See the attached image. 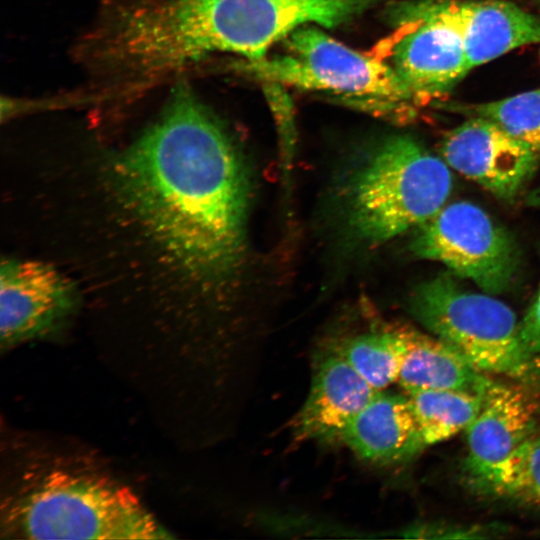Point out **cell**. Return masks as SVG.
<instances>
[{
    "label": "cell",
    "instance_id": "cell-1",
    "mask_svg": "<svg viewBox=\"0 0 540 540\" xmlns=\"http://www.w3.org/2000/svg\"><path fill=\"white\" fill-rule=\"evenodd\" d=\"M111 172L122 204L185 275L213 288L239 272L247 249L249 168L186 85L177 86Z\"/></svg>",
    "mask_w": 540,
    "mask_h": 540
},
{
    "label": "cell",
    "instance_id": "cell-2",
    "mask_svg": "<svg viewBox=\"0 0 540 540\" xmlns=\"http://www.w3.org/2000/svg\"><path fill=\"white\" fill-rule=\"evenodd\" d=\"M387 0H149L141 35L151 61L172 72L216 52L256 60L296 29L334 28Z\"/></svg>",
    "mask_w": 540,
    "mask_h": 540
},
{
    "label": "cell",
    "instance_id": "cell-3",
    "mask_svg": "<svg viewBox=\"0 0 540 540\" xmlns=\"http://www.w3.org/2000/svg\"><path fill=\"white\" fill-rule=\"evenodd\" d=\"M450 167L408 135L373 148L343 187L344 222L368 246L384 243L435 215L452 191Z\"/></svg>",
    "mask_w": 540,
    "mask_h": 540
},
{
    "label": "cell",
    "instance_id": "cell-4",
    "mask_svg": "<svg viewBox=\"0 0 540 540\" xmlns=\"http://www.w3.org/2000/svg\"><path fill=\"white\" fill-rule=\"evenodd\" d=\"M10 532L31 539H162L169 535L125 486L87 472L45 473L12 500Z\"/></svg>",
    "mask_w": 540,
    "mask_h": 540
},
{
    "label": "cell",
    "instance_id": "cell-5",
    "mask_svg": "<svg viewBox=\"0 0 540 540\" xmlns=\"http://www.w3.org/2000/svg\"><path fill=\"white\" fill-rule=\"evenodd\" d=\"M283 52L240 59L233 68L263 84L325 93L376 116H393L415 104L393 68L331 37L317 25L282 40Z\"/></svg>",
    "mask_w": 540,
    "mask_h": 540
},
{
    "label": "cell",
    "instance_id": "cell-6",
    "mask_svg": "<svg viewBox=\"0 0 540 540\" xmlns=\"http://www.w3.org/2000/svg\"><path fill=\"white\" fill-rule=\"evenodd\" d=\"M410 310L478 370L540 385V358L524 348L515 313L494 295L467 290L440 274L416 288Z\"/></svg>",
    "mask_w": 540,
    "mask_h": 540
},
{
    "label": "cell",
    "instance_id": "cell-7",
    "mask_svg": "<svg viewBox=\"0 0 540 540\" xmlns=\"http://www.w3.org/2000/svg\"><path fill=\"white\" fill-rule=\"evenodd\" d=\"M411 250L494 296L510 287L519 264L517 245L508 231L468 201L445 204L417 227Z\"/></svg>",
    "mask_w": 540,
    "mask_h": 540
},
{
    "label": "cell",
    "instance_id": "cell-8",
    "mask_svg": "<svg viewBox=\"0 0 540 540\" xmlns=\"http://www.w3.org/2000/svg\"><path fill=\"white\" fill-rule=\"evenodd\" d=\"M391 12L395 28L374 55L393 68L416 105L449 92L471 70L458 35L421 2Z\"/></svg>",
    "mask_w": 540,
    "mask_h": 540
},
{
    "label": "cell",
    "instance_id": "cell-9",
    "mask_svg": "<svg viewBox=\"0 0 540 540\" xmlns=\"http://www.w3.org/2000/svg\"><path fill=\"white\" fill-rule=\"evenodd\" d=\"M71 282L50 265L6 259L0 269V340L2 348L55 331L76 307Z\"/></svg>",
    "mask_w": 540,
    "mask_h": 540
},
{
    "label": "cell",
    "instance_id": "cell-10",
    "mask_svg": "<svg viewBox=\"0 0 540 540\" xmlns=\"http://www.w3.org/2000/svg\"><path fill=\"white\" fill-rule=\"evenodd\" d=\"M447 165L496 197H515L535 171L539 154L498 125L474 116L448 131L440 146Z\"/></svg>",
    "mask_w": 540,
    "mask_h": 540
},
{
    "label": "cell",
    "instance_id": "cell-11",
    "mask_svg": "<svg viewBox=\"0 0 540 540\" xmlns=\"http://www.w3.org/2000/svg\"><path fill=\"white\" fill-rule=\"evenodd\" d=\"M460 38L471 69L523 45L540 42V17L502 0L422 1Z\"/></svg>",
    "mask_w": 540,
    "mask_h": 540
},
{
    "label": "cell",
    "instance_id": "cell-12",
    "mask_svg": "<svg viewBox=\"0 0 540 540\" xmlns=\"http://www.w3.org/2000/svg\"><path fill=\"white\" fill-rule=\"evenodd\" d=\"M378 390L336 351L318 364L307 398L293 419L299 440L341 441L350 420Z\"/></svg>",
    "mask_w": 540,
    "mask_h": 540
},
{
    "label": "cell",
    "instance_id": "cell-13",
    "mask_svg": "<svg viewBox=\"0 0 540 540\" xmlns=\"http://www.w3.org/2000/svg\"><path fill=\"white\" fill-rule=\"evenodd\" d=\"M533 389L519 382H498L490 390L481 411L466 428L464 466L497 463L536 432L540 405Z\"/></svg>",
    "mask_w": 540,
    "mask_h": 540
},
{
    "label": "cell",
    "instance_id": "cell-14",
    "mask_svg": "<svg viewBox=\"0 0 540 540\" xmlns=\"http://www.w3.org/2000/svg\"><path fill=\"white\" fill-rule=\"evenodd\" d=\"M341 441L375 465L407 462L424 449L409 397L377 391L345 427Z\"/></svg>",
    "mask_w": 540,
    "mask_h": 540
},
{
    "label": "cell",
    "instance_id": "cell-15",
    "mask_svg": "<svg viewBox=\"0 0 540 540\" xmlns=\"http://www.w3.org/2000/svg\"><path fill=\"white\" fill-rule=\"evenodd\" d=\"M397 382L407 393L456 390L487 396L498 383L435 336L406 329V351Z\"/></svg>",
    "mask_w": 540,
    "mask_h": 540
},
{
    "label": "cell",
    "instance_id": "cell-16",
    "mask_svg": "<svg viewBox=\"0 0 540 540\" xmlns=\"http://www.w3.org/2000/svg\"><path fill=\"white\" fill-rule=\"evenodd\" d=\"M469 486L487 497L540 509V433L535 432L505 459L464 466Z\"/></svg>",
    "mask_w": 540,
    "mask_h": 540
},
{
    "label": "cell",
    "instance_id": "cell-17",
    "mask_svg": "<svg viewBox=\"0 0 540 540\" xmlns=\"http://www.w3.org/2000/svg\"><path fill=\"white\" fill-rule=\"evenodd\" d=\"M407 395L423 449L466 430L486 398L456 390H421Z\"/></svg>",
    "mask_w": 540,
    "mask_h": 540
},
{
    "label": "cell",
    "instance_id": "cell-18",
    "mask_svg": "<svg viewBox=\"0 0 540 540\" xmlns=\"http://www.w3.org/2000/svg\"><path fill=\"white\" fill-rule=\"evenodd\" d=\"M374 389L397 381L406 351V328L366 332L344 340L335 350Z\"/></svg>",
    "mask_w": 540,
    "mask_h": 540
},
{
    "label": "cell",
    "instance_id": "cell-19",
    "mask_svg": "<svg viewBox=\"0 0 540 540\" xmlns=\"http://www.w3.org/2000/svg\"><path fill=\"white\" fill-rule=\"evenodd\" d=\"M473 114L492 121L540 155V88L478 104Z\"/></svg>",
    "mask_w": 540,
    "mask_h": 540
},
{
    "label": "cell",
    "instance_id": "cell-20",
    "mask_svg": "<svg viewBox=\"0 0 540 540\" xmlns=\"http://www.w3.org/2000/svg\"><path fill=\"white\" fill-rule=\"evenodd\" d=\"M520 339L524 348L540 358V287L536 297L519 325Z\"/></svg>",
    "mask_w": 540,
    "mask_h": 540
},
{
    "label": "cell",
    "instance_id": "cell-21",
    "mask_svg": "<svg viewBox=\"0 0 540 540\" xmlns=\"http://www.w3.org/2000/svg\"><path fill=\"white\" fill-rule=\"evenodd\" d=\"M536 2L540 5V0H536Z\"/></svg>",
    "mask_w": 540,
    "mask_h": 540
}]
</instances>
